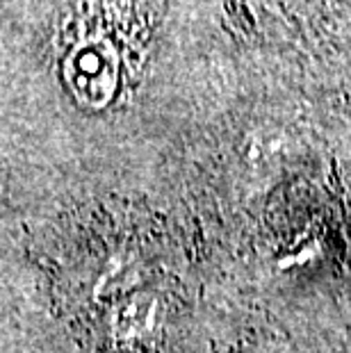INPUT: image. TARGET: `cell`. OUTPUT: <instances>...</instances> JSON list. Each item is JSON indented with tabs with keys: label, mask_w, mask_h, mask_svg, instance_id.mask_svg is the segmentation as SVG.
Returning a JSON list of instances; mask_svg holds the SVG:
<instances>
[{
	"label": "cell",
	"mask_w": 351,
	"mask_h": 353,
	"mask_svg": "<svg viewBox=\"0 0 351 353\" xmlns=\"http://www.w3.org/2000/svg\"><path fill=\"white\" fill-rule=\"evenodd\" d=\"M153 235L135 221H94L73 239L62 292L103 353H162L178 324V288Z\"/></svg>",
	"instance_id": "6da1fadb"
},
{
	"label": "cell",
	"mask_w": 351,
	"mask_h": 353,
	"mask_svg": "<svg viewBox=\"0 0 351 353\" xmlns=\"http://www.w3.org/2000/svg\"><path fill=\"white\" fill-rule=\"evenodd\" d=\"M226 353H305V351L299 349L294 342H290L281 335L256 333V335H246L242 340H237L235 344H230Z\"/></svg>",
	"instance_id": "7a4b0ae2"
}]
</instances>
